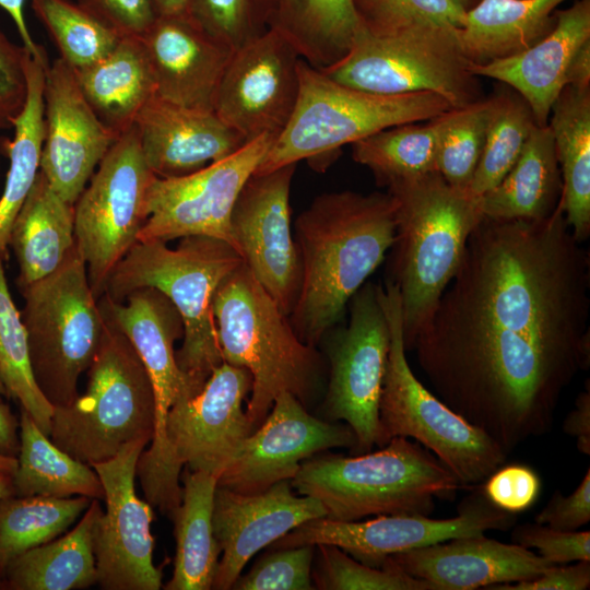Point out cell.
<instances>
[{"instance_id":"cell-41","label":"cell","mask_w":590,"mask_h":590,"mask_svg":"<svg viewBox=\"0 0 590 590\" xmlns=\"http://www.w3.org/2000/svg\"><path fill=\"white\" fill-rule=\"evenodd\" d=\"M0 382L7 398L19 402L39 429L49 436L54 406L39 390L31 367L27 334L9 291L0 259Z\"/></svg>"},{"instance_id":"cell-9","label":"cell","mask_w":590,"mask_h":590,"mask_svg":"<svg viewBox=\"0 0 590 590\" xmlns=\"http://www.w3.org/2000/svg\"><path fill=\"white\" fill-rule=\"evenodd\" d=\"M381 296L390 345L379 402L378 447L394 437H411L433 452L461 486L484 482L506 462L508 455L416 378L405 355L398 290L386 281Z\"/></svg>"},{"instance_id":"cell-63","label":"cell","mask_w":590,"mask_h":590,"mask_svg":"<svg viewBox=\"0 0 590 590\" xmlns=\"http://www.w3.org/2000/svg\"><path fill=\"white\" fill-rule=\"evenodd\" d=\"M0 590H5V589H4V583H3V580H2L1 577H0Z\"/></svg>"},{"instance_id":"cell-62","label":"cell","mask_w":590,"mask_h":590,"mask_svg":"<svg viewBox=\"0 0 590 590\" xmlns=\"http://www.w3.org/2000/svg\"><path fill=\"white\" fill-rule=\"evenodd\" d=\"M2 397H7V392L3 385L0 382V400Z\"/></svg>"},{"instance_id":"cell-42","label":"cell","mask_w":590,"mask_h":590,"mask_svg":"<svg viewBox=\"0 0 590 590\" xmlns=\"http://www.w3.org/2000/svg\"><path fill=\"white\" fill-rule=\"evenodd\" d=\"M31 4L60 58L74 70L99 61L122 38L72 0H31Z\"/></svg>"},{"instance_id":"cell-3","label":"cell","mask_w":590,"mask_h":590,"mask_svg":"<svg viewBox=\"0 0 590 590\" xmlns=\"http://www.w3.org/2000/svg\"><path fill=\"white\" fill-rule=\"evenodd\" d=\"M396 235L388 276L399 293L406 351L434 311L483 217L480 197L449 185L437 172L393 181Z\"/></svg>"},{"instance_id":"cell-11","label":"cell","mask_w":590,"mask_h":590,"mask_svg":"<svg viewBox=\"0 0 590 590\" xmlns=\"http://www.w3.org/2000/svg\"><path fill=\"white\" fill-rule=\"evenodd\" d=\"M458 30L416 25L373 34L362 27L346 56L319 70L362 91L384 95L433 92L453 108L462 107L484 96L461 50Z\"/></svg>"},{"instance_id":"cell-22","label":"cell","mask_w":590,"mask_h":590,"mask_svg":"<svg viewBox=\"0 0 590 590\" xmlns=\"http://www.w3.org/2000/svg\"><path fill=\"white\" fill-rule=\"evenodd\" d=\"M44 120L39 170L63 200L74 204L118 137L97 118L74 69L61 58L46 69Z\"/></svg>"},{"instance_id":"cell-51","label":"cell","mask_w":590,"mask_h":590,"mask_svg":"<svg viewBox=\"0 0 590 590\" xmlns=\"http://www.w3.org/2000/svg\"><path fill=\"white\" fill-rule=\"evenodd\" d=\"M120 36H141L156 19L152 0H78Z\"/></svg>"},{"instance_id":"cell-24","label":"cell","mask_w":590,"mask_h":590,"mask_svg":"<svg viewBox=\"0 0 590 590\" xmlns=\"http://www.w3.org/2000/svg\"><path fill=\"white\" fill-rule=\"evenodd\" d=\"M138 37L153 70L157 97L188 108L213 110L233 49L189 13L156 16Z\"/></svg>"},{"instance_id":"cell-54","label":"cell","mask_w":590,"mask_h":590,"mask_svg":"<svg viewBox=\"0 0 590 590\" xmlns=\"http://www.w3.org/2000/svg\"><path fill=\"white\" fill-rule=\"evenodd\" d=\"M585 390L575 400L574 409L567 414L563 422L565 434L576 439L577 449L586 455H590V384L587 379Z\"/></svg>"},{"instance_id":"cell-49","label":"cell","mask_w":590,"mask_h":590,"mask_svg":"<svg viewBox=\"0 0 590 590\" xmlns=\"http://www.w3.org/2000/svg\"><path fill=\"white\" fill-rule=\"evenodd\" d=\"M541 486L540 476L530 467L503 464L484 481L482 493L494 507L516 515L533 506Z\"/></svg>"},{"instance_id":"cell-45","label":"cell","mask_w":590,"mask_h":590,"mask_svg":"<svg viewBox=\"0 0 590 590\" xmlns=\"http://www.w3.org/2000/svg\"><path fill=\"white\" fill-rule=\"evenodd\" d=\"M362 27L387 34L416 25L461 28L467 11L456 0H353Z\"/></svg>"},{"instance_id":"cell-21","label":"cell","mask_w":590,"mask_h":590,"mask_svg":"<svg viewBox=\"0 0 590 590\" xmlns=\"http://www.w3.org/2000/svg\"><path fill=\"white\" fill-rule=\"evenodd\" d=\"M252 378L244 367L223 362L196 396L180 400L166 418L170 467L180 476L184 465L216 479L255 430L243 403Z\"/></svg>"},{"instance_id":"cell-46","label":"cell","mask_w":590,"mask_h":590,"mask_svg":"<svg viewBox=\"0 0 590 590\" xmlns=\"http://www.w3.org/2000/svg\"><path fill=\"white\" fill-rule=\"evenodd\" d=\"M272 0H191L189 14L236 50L269 28Z\"/></svg>"},{"instance_id":"cell-50","label":"cell","mask_w":590,"mask_h":590,"mask_svg":"<svg viewBox=\"0 0 590 590\" xmlns=\"http://www.w3.org/2000/svg\"><path fill=\"white\" fill-rule=\"evenodd\" d=\"M30 52L11 42L0 28V130L12 127L26 94V59Z\"/></svg>"},{"instance_id":"cell-31","label":"cell","mask_w":590,"mask_h":590,"mask_svg":"<svg viewBox=\"0 0 590 590\" xmlns=\"http://www.w3.org/2000/svg\"><path fill=\"white\" fill-rule=\"evenodd\" d=\"M562 191L551 129L538 125L509 172L480 197L481 211L494 220H542L556 209Z\"/></svg>"},{"instance_id":"cell-36","label":"cell","mask_w":590,"mask_h":590,"mask_svg":"<svg viewBox=\"0 0 590 590\" xmlns=\"http://www.w3.org/2000/svg\"><path fill=\"white\" fill-rule=\"evenodd\" d=\"M19 429L13 495L104 499V488L95 470L57 447L22 409Z\"/></svg>"},{"instance_id":"cell-15","label":"cell","mask_w":590,"mask_h":590,"mask_svg":"<svg viewBox=\"0 0 590 590\" xmlns=\"http://www.w3.org/2000/svg\"><path fill=\"white\" fill-rule=\"evenodd\" d=\"M273 141L270 135H262L186 176H156L149 190L148 219L138 241L167 243L186 236H209L236 249L231 228L234 204Z\"/></svg>"},{"instance_id":"cell-44","label":"cell","mask_w":590,"mask_h":590,"mask_svg":"<svg viewBox=\"0 0 590 590\" xmlns=\"http://www.w3.org/2000/svg\"><path fill=\"white\" fill-rule=\"evenodd\" d=\"M311 577L321 590H435L423 580L410 576L388 558L381 567L366 565L335 545H315Z\"/></svg>"},{"instance_id":"cell-47","label":"cell","mask_w":590,"mask_h":590,"mask_svg":"<svg viewBox=\"0 0 590 590\" xmlns=\"http://www.w3.org/2000/svg\"><path fill=\"white\" fill-rule=\"evenodd\" d=\"M316 546L270 548L233 583L234 590H314L311 569Z\"/></svg>"},{"instance_id":"cell-60","label":"cell","mask_w":590,"mask_h":590,"mask_svg":"<svg viewBox=\"0 0 590 590\" xmlns=\"http://www.w3.org/2000/svg\"><path fill=\"white\" fill-rule=\"evenodd\" d=\"M13 495L12 476L0 474V498Z\"/></svg>"},{"instance_id":"cell-55","label":"cell","mask_w":590,"mask_h":590,"mask_svg":"<svg viewBox=\"0 0 590 590\" xmlns=\"http://www.w3.org/2000/svg\"><path fill=\"white\" fill-rule=\"evenodd\" d=\"M20 449L19 420L0 400V455L16 457Z\"/></svg>"},{"instance_id":"cell-56","label":"cell","mask_w":590,"mask_h":590,"mask_svg":"<svg viewBox=\"0 0 590 590\" xmlns=\"http://www.w3.org/2000/svg\"><path fill=\"white\" fill-rule=\"evenodd\" d=\"M25 0H0V7L4 9L15 24L17 33L23 42V46L33 57L46 56L43 46L36 44L26 25L24 16Z\"/></svg>"},{"instance_id":"cell-14","label":"cell","mask_w":590,"mask_h":590,"mask_svg":"<svg viewBox=\"0 0 590 590\" xmlns=\"http://www.w3.org/2000/svg\"><path fill=\"white\" fill-rule=\"evenodd\" d=\"M155 177L133 126L111 145L74 203L75 246L97 300L115 267L138 243Z\"/></svg>"},{"instance_id":"cell-1","label":"cell","mask_w":590,"mask_h":590,"mask_svg":"<svg viewBox=\"0 0 590 590\" xmlns=\"http://www.w3.org/2000/svg\"><path fill=\"white\" fill-rule=\"evenodd\" d=\"M590 256L562 202L542 220L483 216L412 350L437 397L507 455L552 430L590 366Z\"/></svg>"},{"instance_id":"cell-6","label":"cell","mask_w":590,"mask_h":590,"mask_svg":"<svg viewBox=\"0 0 590 590\" xmlns=\"http://www.w3.org/2000/svg\"><path fill=\"white\" fill-rule=\"evenodd\" d=\"M291 483L299 495L317 499L327 518L339 521L379 515L428 516L435 498L450 499L461 486L434 455L405 437L352 457L316 453L302 462Z\"/></svg>"},{"instance_id":"cell-16","label":"cell","mask_w":590,"mask_h":590,"mask_svg":"<svg viewBox=\"0 0 590 590\" xmlns=\"http://www.w3.org/2000/svg\"><path fill=\"white\" fill-rule=\"evenodd\" d=\"M516 520V515L494 507L481 491L462 500L453 518L379 515L366 521H339L320 517L292 529L270 548L331 544L366 565L381 567L393 554L487 530L505 531Z\"/></svg>"},{"instance_id":"cell-2","label":"cell","mask_w":590,"mask_h":590,"mask_svg":"<svg viewBox=\"0 0 590 590\" xmlns=\"http://www.w3.org/2000/svg\"><path fill=\"white\" fill-rule=\"evenodd\" d=\"M396 199L343 190L317 196L294 227L302 282L290 321L317 346L338 324L352 296L384 261L396 235Z\"/></svg>"},{"instance_id":"cell-17","label":"cell","mask_w":590,"mask_h":590,"mask_svg":"<svg viewBox=\"0 0 590 590\" xmlns=\"http://www.w3.org/2000/svg\"><path fill=\"white\" fill-rule=\"evenodd\" d=\"M149 442L132 441L92 468L105 493L106 510L94 528L97 585L105 590H158L162 569L153 563V507L138 497L137 463Z\"/></svg>"},{"instance_id":"cell-57","label":"cell","mask_w":590,"mask_h":590,"mask_svg":"<svg viewBox=\"0 0 590 590\" xmlns=\"http://www.w3.org/2000/svg\"><path fill=\"white\" fill-rule=\"evenodd\" d=\"M567 85L590 87V40L575 54L567 74Z\"/></svg>"},{"instance_id":"cell-27","label":"cell","mask_w":590,"mask_h":590,"mask_svg":"<svg viewBox=\"0 0 590 590\" xmlns=\"http://www.w3.org/2000/svg\"><path fill=\"white\" fill-rule=\"evenodd\" d=\"M550 33L523 51L484 64H471L476 76L515 90L530 106L539 126L547 125L556 98L579 47L590 40V0H577L555 11Z\"/></svg>"},{"instance_id":"cell-48","label":"cell","mask_w":590,"mask_h":590,"mask_svg":"<svg viewBox=\"0 0 590 590\" xmlns=\"http://www.w3.org/2000/svg\"><path fill=\"white\" fill-rule=\"evenodd\" d=\"M511 539L523 547L535 548L554 565L590 560V531H563L534 522L516 526Z\"/></svg>"},{"instance_id":"cell-34","label":"cell","mask_w":590,"mask_h":590,"mask_svg":"<svg viewBox=\"0 0 590 590\" xmlns=\"http://www.w3.org/2000/svg\"><path fill=\"white\" fill-rule=\"evenodd\" d=\"M217 479L186 469L182 497L168 516L174 523L176 554L165 590H210L222 553L214 536L212 515Z\"/></svg>"},{"instance_id":"cell-58","label":"cell","mask_w":590,"mask_h":590,"mask_svg":"<svg viewBox=\"0 0 590 590\" xmlns=\"http://www.w3.org/2000/svg\"><path fill=\"white\" fill-rule=\"evenodd\" d=\"M191 0H152L156 16L189 13Z\"/></svg>"},{"instance_id":"cell-10","label":"cell","mask_w":590,"mask_h":590,"mask_svg":"<svg viewBox=\"0 0 590 590\" xmlns=\"http://www.w3.org/2000/svg\"><path fill=\"white\" fill-rule=\"evenodd\" d=\"M19 290L34 379L54 408L67 406L106 328L76 246L56 271Z\"/></svg>"},{"instance_id":"cell-38","label":"cell","mask_w":590,"mask_h":590,"mask_svg":"<svg viewBox=\"0 0 590 590\" xmlns=\"http://www.w3.org/2000/svg\"><path fill=\"white\" fill-rule=\"evenodd\" d=\"M91 502L85 496L0 498V577L13 558L66 532Z\"/></svg>"},{"instance_id":"cell-59","label":"cell","mask_w":590,"mask_h":590,"mask_svg":"<svg viewBox=\"0 0 590 590\" xmlns=\"http://www.w3.org/2000/svg\"><path fill=\"white\" fill-rule=\"evenodd\" d=\"M17 465L16 457L0 455V474L12 476Z\"/></svg>"},{"instance_id":"cell-53","label":"cell","mask_w":590,"mask_h":590,"mask_svg":"<svg viewBox=\"0 0 590 590\" xmlns=\"http://www.w3.org/2000/svg\"><path fill=\"white\" fill-rule=\"evenodd\" d=\"M590 588V560L568 566L552 565L539 577L487 587V590H587Z\"/></svg>"},{"instance_id":"cell-30","label":"cell","mask_w":590,"mask_h":590,"mask_svg":"<svg viewBox=\"0 0 590 590\" xmlns=\"http://www.w3.org/2000/svg\"><path fill=\"white\" fill-rule=\"evenodd\" d=\"M566 0H480L467 10L458 39L471 64L526 50L551 32L556 8Z\"/></svg>"},{"instance_id":"cell-28","label":"cell","mask_w":590,"mask_h":590,"mask_svg":"<svg viewBox=\"0 0 590 590\" xmlns=\"http://www.w3.org/2000/svg\"><path fill=\"white\" fill-rule=\"evenodd\" d=\"M74 71L92 110L118 138L156 96L153 70L138 36L122 37L106 57Z\"/></svg>"},{"instance_id":"cell-35","label":"cell","mask_w":590,"mask_h":590,"mask_svg":"<svg viewBox=\"0 0 590 590\" xmlns=\"http://www.w3.org/2000/svg\"><path fill=\"white\" fill-rule=\"evenodd\" d=\"M269 28L316 69L346 56L362 30L353 0H272Z\"/></svg>"},{"instance_id":"cell-39","label":"cell","mask_w":590,"mask_h":590,"mask_svg":"<svg viewBox=\"0 0 590 590\" xmlns=\"http://www.w3.org/2000/svg\"><path fill=\"white\" fill-rule=\"evenodd\" d=\"M352 156L385 187L437 170L434 120L397 125L373 133L352 144Z\"/></svg>"},{"instance_id":"cell-23","label":"cell","mask_w":590,"mask_h":590,"mask_svg":"<svg viewBox=\"0 0 590 590\" xmlns=\"http://www.w3.org/2000/svg\"><path fill=\"white\" fill-rule=\"evenodd\" d=\"M326 515L317 499L296 496L291 480L250 494L216 485L212 523L222 556L212 589H232L246 564L260 550L303 522Z\"/></svg>"},{"instance_id":"cell-26","label":"cell","mask_w":590,"mask_h":590,"mask_svg":"<svg viewBox=\"0 0 590 590\" xmlns=\"http://www.w3.org/2000/svg\"><path fill=\"white\" fill-rule=\"evenodd\" d=\"M143 157L160 178L181 177L236 152L245 140L214 110L154 96L134 121Z\"/></svg>"},{"instance_id":"cell-4","label":"cell","mask_w":590,"mask_h":590,"mask_svg":"<svg viewBox=\"0 0 590 590\" xmlns=\"http://www.w3.org/2000/svg\"><path fill=\"white\" fill-rule=\"evenodd\" d=\"M213 315L223 361L251 375L245 411L255 429L282 392L293 394L307 409L323 397L324 356L299 339L288 316L245 263L220 284Z\"/></svg>"},{"instance_id":"cell-5","label":"cell","mask_w":590,"mask_h":590,"mask_svg":"<svg viewBox=\"0 0 590 590\" xmlns=\"http://www.w3.org/2000/svg\"><path fill=\"white\" fill-rule=\"evenodd\" d=\"M243 263L231 244L214 237L186 236L174 249L163 241H138L113 270L103 295L123 302L141 287L164 293L184 322L177 364L200 392L224 362L213 315L214 295Z\"/></svg>"},{"instance_id":"cell-8","label":"cell","mask_w":590,"mask_h":590,"mask_svg":"<svg viewBox=\"0 0 590 590\" xmlns=\"http://www.w3.org/2000/svg\"><path fill=\"white\" fill-rule=\"evenodd\" d=\"M104 317L106 328L86 370V389L69 405L54 408L48 436L91 467L132 441L150 442L155 429V397L146 368L128 338Z\"/></svg>"},{"instance_id":"cell-29","label":"cell","mask_w":590,"mask_h":590,"mask_svg":"<svg viewBox=\"0 0 590 590\" xmlns=\"http://www.w3.org/2000/svg\"><path fill=\"white\" fill-rule=\"evenodd\" d=\"M74 245V204L63 200L39 170L9 237L19 266L17 287L56 271Z\"/></svg>"},{"instance_id":"cell-19","label":"cell","mask_w":590,"mask_h":590,"mask_svg":"<svg viewBox=\"0 0 590 590\" xmlns=\"http://www.w3.org/2000/svg\"><path fill=\"white\" fill-rule=\"evenodd\" d=\"M296 165L253 173L241 188L231 215L232 234L244 263L288 317L302 282L290 206Z\"/></svg>"},{"instance_id":"cell-37","label":"cell","mask_w":590,"mask_h":590,"mask_svg":"<svg viewBox=\"0 0 590 590\" xmlns=\"http://www.w3.org/2000/svg\"><path fill=\"white\" fill-rule=\"evenodd\" d=\"M47 56L26 59L27 94L22 111L13 119L8 143L9 169L0 196V252L9 246L13 223L39 172L45 139L44 86Z\"/></svg>"},{"instance_id":"cell-20","label":"cell","mask_w":590,"mask_h":590,"mask_svg":"<svg viewBox=\"0 0 590 590\" xmlns=\"http://www.w3.org/2000/svg\"><path fill=\"white\" fill-rule=\"evenodd\" d=\"M355 446L347 424L314 416L293 394L282 392L217 476V486L244 494L261 492L292 480L302 462L316 453Z\"/></svg>"},{"instance_id":"cell-7","label":"cell","mask_w":590,"mask_h":590,"mask_svg":"<svg viewBox=\"0 0 590 590\" xmlns=\"http://www.w3.org/2000/svg\"><path fill=\"white\" fill-rule=\"evenodd\" d=\"M298 75L294 113L255 173L302 160L323 157L330 162L343 145L397 125L430 120L453 108L433 92L384 95L354 88L335 82L303 59Z\"/></svg>"},{"instance_id":"cell-18","label":"cell","mask_w":590,"mask_h":590,"mask_svg":"<svg viewBox=\"0 0 590 590\" xmlns=\"http://www.w3.org/2000/svg\"><path fill=\"white\" fill-rule=\"evenodd\" d=\"M300 59L281 34L268 28L234 50L216 92L214 113L245 142L262 135L275 140L297 103Z\"/></svg>"},{"instance_id":"cell-52","label":"cell","mask_w":590,"mask_h":590,"mask_svg":"<svg viewBox=\"0 0 590 590\" xmlns=\"http://www.w3.org/2000/svg\"><path fill=\"white\" fill-rule=\"evenodd\" d=\"M590 521V470L568 496L555 491L534 522L563 531H576Z\"/></svg>"},{"instance_id":"cell-43","label":"cell","mask_w":590,"mask_h":590,"mask_svg":"<svg viewBox=\"0 0 590 590\" xmlns=\"http://www.w3.org/2000/svg\"><path fill=\"white\" fill-rule=\"evenodd\" d=\"M489 110V98L483 97L433 118L437 172L456 188L470 187L484 148Z\"/></svg>"},{"instance_id":"cell-61","label":"cell","mask_w":590,"mask_h":590,"mask_svg":"<svg viewBox=\"0 0 590 590\" xmlns=\"http://www.w3.org/2000/svg\"><path fill=\"white\" fill-rule=\"evenodd\" d=\"M465 11L475 5L480 0H456Z\"/></svg>"},{"instance_id":"cell-25","label":"cell","mask_w":590,"mask_h":590,"mask_svg":"<svg viewBox=\"0 0 590 590\" xmlns=\"http://www.w3.org/2000/svg\"><path fill=\"white\" fill-rule=\"evenodd\" d=\"M435 590L477 588L531 580L552 563L519 544L503 543L484 533L460 536L387 557Z\"/></svg>"},{"instance_id":"cell-13","label":"cell","mask_w":590,"mask_h":590,"mask_svg":"<svg viewBox=\"0 0 590 590\" xmlns=\"http://www.w3.org/2000/svg\"><path fill=\"white\" fill-rule=\"evenodd\" d=\"M381 293V285L366 282L347 304L349 322L333 326L319 342L328 370L322 418L351 427L355 455L369 452L380 436L379 402L390 345Z\"/></svg>"},{"instance_id":"cell-32","label":"cell","mask_w":590,"mask_h":590,"mask_svg":"<svg viewBox=\"0 0 590 590\" xmlns=\"http://www.w3.org/2000/svg\"><path fill=\"white\" fill-rule=\"evenodd\" d=\"M102 512L99 500L92 499L72 530L13 558L1 575L4 589L73 590L96 585L93 541Z\"/></svg>"},{"instance_id":"cell-12","label":"cell","mask_w":590,"mask_h":590,"mask_svg":"<svg viewBox=\"0 0 590 590\" xmlns=\"http://www.w3.org/2000/svg\"><path fill=\"white\" fill-rule=\"evenodd\" d=\"M102 312L128 338L151 379L155 397V429L151 446L137 463V476L145 500L162 514L181 502L180 476L170 467L166 418L172 406L198 393L180 370L175 343L184 337V322L169 298L154 287L132 291L123 302L103 295Z\"/></svg>"},{"instance_id":"cell-33","label":"cell","mask_w":590,"mask_h":590,"mask_svg":"<svg viewBox=\"0 0 590 590\" xmlns=\"http://www.w3.org/2000/svg\"><path fill=\"white\" fill-rule=\"evenodd\" d=\"M560 169V202L574 237L590 235V87L566 85L547 120Z\"/></svg>"},{"instance_id":"cell-40","label":"cell","mask_w":590,"mask_h":590,"mask_svg":"<svg viewBox=\"0 0 590 590\" xmlns=\"http://www.w3.org/2000/svg\"><path fill=\"white\" fill-rule=\"evenodd\" d=\"M488 98L491 110L484 148L469 187L476 197L504 178L538 126L528 103L511 87L505 85Z\"/></svg>"}]
</instances>
